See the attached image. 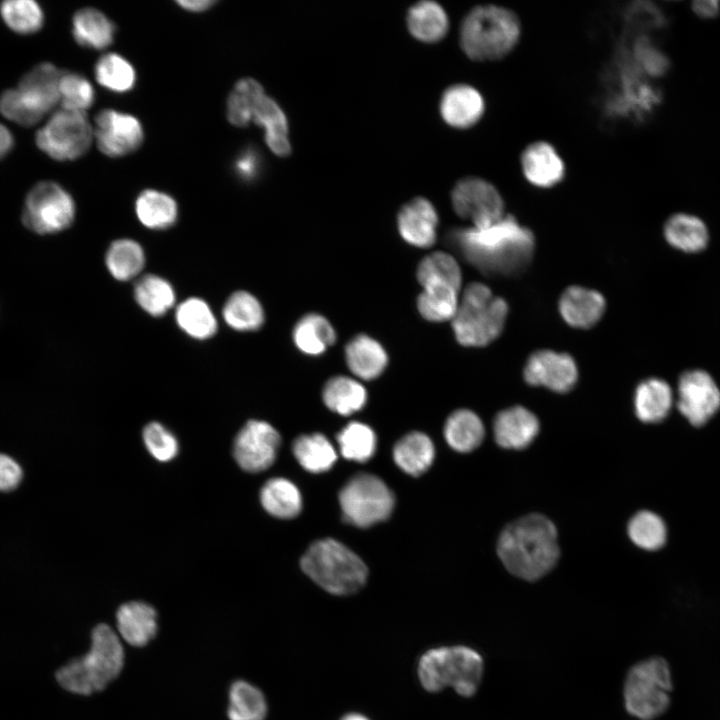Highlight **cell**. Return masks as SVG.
Returning <instances> with one entry per match:
<instances>
[{"instance_id":"obj_1","label":"cell","mask_w":720,"mask_h":720,"mask_svg":"<svg viewBox=\"0 0 720 720\" xmlns=\"http://www.w3.org/2000/svg\"><path fill=\"white\" fill-rule=\"evenodd\" d=\"M448 244L471 265L487 274L512 275L532 258V232L512 215L486 228H456L447 234Z\"/></svg>"},{"instance_id":"obj_2","label":"cell","mask_w":720,"mask_h":720,"mask_svg":"<svg viewBox=\"0 0 720 720\" xmlns=\"http://www.w3.org/2000/svg\"><path fill=\"white\" fill-rule=\"evenodd\" d=\"M498 556L514 576L534 581L556 565L560 550L555 525L542 514L532 513L509 523L497 542Z\"/></svg>"},{"instance_id":"obj_3","label":"cell","mask_w":720,"mask_h":720,"mask_svg":"<svg viewBox=\"0 0 720 720\" xmlns=\"http://www.w3.org/2000/svg\"><path fill=\"white\" fill-rule=\"evenodd\" d=\"M124 660L118 634L108 624L100 623L91 631L89 651L59 668L56 679L68 692L88 696L114 681L123 669Z\"/></svg>"},{"instance_id":"obj_4","label":"cell","mask_w":720,"mask_h":720,"mask_svg":"<svg viewBox=\"0 0 720 720\" xmlns=\"http://www.w3.org/2000/svg\"><path fill=\"white\" fill-rule=\"evenodd\" d=\"M521 37L520 20L512 10L486 4L472 8L464 17L459 42L473 61L500 60L509 55Z\"/></svg>"},{"instance_id":"obj_5","label":"cell","mask_w":720,"mask_h":720,"mask_svg":"<svg viewBox=\"0 0 720 720\" xmlns=\"http://www.w3.org/2000/svg\"><path fill=\"white\" fill-rule=\"evenodd\" d=\"M484 671L482 656L467 646L432 648L418 663V677L429 692L453 688L463 697H472L478 690Z\"/></svg>"},{"instance_id":"obj_6","label":"cell","mask_w":720,"mask_h":720,"mask_svg":"<svg viewBox=\"0 0 720 720\" xmlns=\"http://www.w3.org/2000/svg\"><path fill=\"white\" fill-rule=\"evenodd\" d=\"M301 568L315 583L336 595L358 591L368 574L364 562L333 539L313 543L301 559Z\"/></svg>"},{"instance_id":"obj_7","label":"cell","mask_w":720,"mask_h":720,"mask_svg":"<svg viewBox=\"0 0 720 720\" xmlns=\"http://www.w3.org/2000/svg\"><path fill=\"white\" fill-rule=\"evenodd\" d=\"M507 313L506 301L494 296L488 286L477 282L469 284L452 318L457 341L471 347L491 343L501 334Z\"/></svg>"},{"instance_id":"obj_8","label":"cell","mask_w":720,"mask_h":720,"mask_svg":"<svg viewBox=\"0 0 720 720\" xmlns=\"http://www.w3.org/2000/svg\"><path fill=\"white\" fill-rule=\"evenodd\" d=\"M672 689V673L666 659L653 656L641 660L630 668L625 678V709L639 720H654L669 708Z\"/></svg>"},{"instance_id":"obj_9","label":"cell","mask_w":720,"mask_h":720,"mask_svg":"<svg viewBox=\"0 0 720 720\" xmlns=\"http://www.w3.org/2000/svg\"><path fill=\"white\" fill-rule=\"evenodd\" d=\"M339 502L347 522L367 528L389 518L394 497L381 479L362 473L353 477L342 488Z\"/></svg>"},{"instance_id":"obj_10","label":"cell","mask_w":720,"mask_h":720,"mask_svg":"<svg viewBox=\"0 0 720 720\" xmlns=\"http://www.w3.org/2000/svg\"><path fill=\"white\" fill-rule=\"evenodd\" d=\"M74 218V200L57 183L40 182L26 196L22 221L35 233L51 234L64 231L71 226Z\"/></svg>"},{"instance_id":"obj_11","label":"cell","mask_w":720,"mask_h":720,"mask_svg":"<svg viewBox=\"0 0 720 720\" xmlns=\"http://www.w3.org/2000/svg\"><path fill=\"white\" fill-rule=\"evenodd\" d=\"M93 132L85 112L61 109L36 134L38 147L51 158L75 160L87 152Z\"/></svg>"},{"instance_id":"obj_12","label":"cell","mask_w":720,"mask_h":720,"mask_svg":"<svg viewBox=\"0 0 720 720\" xmlns=\"http://www.w3.org/2000/svg\"><path fill=\"white\" fill-rule=\"evenodd\" d=\"M454 211L470 220L474 228H486L504 216V201L498 189L488 180L468 176L459 180L451 192Z\"/></svg>"},{"instance_id":"obj_13","label":"cell","mask_w":720,"mask_h":720,"mask_svg":"<svg viewBox=\"0 0 720 720\" xmlns=\"http://www.w3.org/2000/svg\"><path fill=\"white\" fill-rule=\"evenodd\" d=\"M677 394V409L693 427L704 426L720 409V389L704 370L683 372L678 379Z\"/></svg>"},{"instance_id":"obj_14","label":"cell","mask_w":720,"mask_h":720,"mask_svg":"<svg viewBox=\"0 0 720 720\" xmlns=\"http://www.w3.org/2000/svg\"><path fill=\"white\" fill-rule=\"evenodd\" d=\"M280 442V435L271 424L249 420L234 439L233 456L244 471L258 473L273 464Z\"/></svg>"},{"instance_id":"obj_15","label":"cell","mask_w":720,"mask_h":720,"mask_svg":"<svg viewBox=\"0 0 720 720\" xmlns=\"http://www.w3.org/2000/svg\"><path fill=\"white\" fill-rule=\"evenodd\" d=\"M95 123L98 148L109 157L125 156L143 143V127L133 115L104 109L97 114Z\"/></svg>"},{"instance_id":"obj_16","label":"cell","mask_w":720,"mask_h":720,"mask_svg":"<svg viewBox=\"0 0 720 720\" xmlns=\"http://www.w3.org/2000/svg\"><path fill=\"white\" fill-rule=\"evenodd\" d=\"M577 367L573 358L567 353L550 350L534 352L524 368L526 382L534 386L565 393L570 391L577 381Z\"/></svg>"},{"instance_id":"obj_17","label":"cell","mask_w":720,"mask_h":720,"mask_svg":"<svg viewBox=\"0 0 720 720\" xmlns=\"http://www.w3.org/2000/svg\"><path fill=\"white\" fill-rule=\"evenodd\" d=\"M520 167L527 182L548 189L566 176V165L556 148L544 140L528 144L520 155Z\"/></svg>"},{"instance_id":"obj_18","label":"cell","mask_w":720,"mask_h":720,"mask_svg":"<svg viewBox=\"0 0 720 720\" xmlns=\"http://www.w3.org/2000/svg\"><path fill=\"white\" fill-rule=\"evenodd\" d=\"M486 103L481 92L468 84L448 87L440 100L442 119L456 129H467L476 125L483 117Z\"/></svg>"},{"instance_id":"obj_19","label":"cell","mask_w":720,"mask_h":720,"mask_svg":"<svg viewBox=\"0 0 720 720\" xmlns=\"http://www.w3.org/2000/svg\"><path fill=\"white\" fill-rule=\"evenodd\" d=\"M397 226L405 242L414 247L427 248L436 241L438 214L430 201L415 198L399 211Z\"/></svg>"},{"instance_id":"obj_20","label":"cell","mask_w":720,"mask_h":720,"mask_svg":"<svg viewBox=\"0 0 720 720\" xmlns=\"http://www.w3.org/2000/svg\"><path fill=\"white\" fill-rule=\"evenodd\" d=\"M539 432V421L528 409L514 406L499 412L493 422L496 443L506 449H524Z\"/></svg>"},{"instance_id":"obj_21","label":"cell","mask_w":720,"mask_h":720,"mask_svg":"<svg viewBox=\"0 0 720 720\" xmlns=\"http://www.w3.org/2000/svg\"><path fill=\"white\" fill-rule=\"evenodd\" d=\"M63 73L53 64H39L24 75L17 90L30 107L44 116L60 101L59 82Z\"/></svg>"},{"instance_id":"obj_22","label":"cell","mask_w":720,"mask_h":720,"mask_svg":"<svg viewBox=\"0 0 720 720\" xmlns=\"http://www.w3.org/2000/svg\"><path fill=\"white\" fill-rule=\"evenodd\" d=\"M119 635L137 648L148 645L158 632V615L155 608L144 601L123 603L116 611Z\"/></svg>"},{"instance_id":"obj_23","label":"cell","mask_w":720,"mask_h":720,"mask_svg":"<svg viewBox=\"0 0 720 720\" xmlns=\"http://www.w3.org/2000/svg\"><path fill=\"white\" fill-rule=\"evenodd\" d=\"M559 310L569 325L576 328H589L603 315L605 299L595 290L572 286L562 294Z\"/></svg>"},{"instance_id":"obj_24","label":"cell","mask_w":720,"mask_h":720,"mask_svg":"<svg viewBox=\"0 0 720 720\" xmlns=\"http://www.w3.org/2000/svg\"><path fill=\"white\" fill-rule=\"evenodd\" d=\"M177 327L189 338L206 341L217 334L219 324L210 304L203 298L190 296L174 309Z\"/></svg>"},{"instance_id":"obj_25","label":"cell","mask_w":720,"mask_h":720,"mask_svg":"<svg viewBox=\"0 0 720 720\" xmlns=\"http://www.w3.org/2000/svg\"><path fill=\"white\" fill-rule=\"evenodd\" d=\"M345 361L355 376L363 380H373L384 372L388 356L377 340L359 334L345 346Z\"/></svg>"},{"instance_id":"obj_26","label":"cell","mask_w":720,"mask_h":720,"mask_svg":"<svg viewBox=\"0 0 720 720\" xmlns=\"http://www.w3.org/2000/svg\"><path fill=\"white\" fill-rule=\"evenodd\" d=\"M133 298L139 308L159 318L176 307V291L172 283L155 273L142 274L134 281Z\"/></svg>"},{"instance_id":"obj_27","label":"cell","mask_w":720,"mask_h":720,"mask_svg":"<svg viewBox=\"0 0 720 720\" xmlns=\"http://www.w3.org/2000/svg\"><path fill=\"white\" fill-rule=\"evenodd\" d=\"M104 263L107 272L116 281H135L146 265V253L137 240L118 238L107 247Z\"/></svg>"},{"instance_id":"obj_28","label":"cell","mask_w":720,"mask_h":720,"mask_svg":"<svg viewBox=\"0 0 720 720\" xmlns=\"http://www.w3.org/2000/svg\"><path fill=\"white\" fill-rule=\"evenodd\" d=\"M672 405V389L662 379H646L640 382L635 390V414L644 423L661 422L669 415Z\"/></svg>"},{"instance_id":"obj_29","label":"cell","mask_w":720,"mask_h":720,"mask_svg":"<svg viewBox=\"0 0 720 720\" xmlns=\"http://www.w3.org/2000/svg\"><path fill=\"white\" fill-rule=\"evenodd\" d=\"M135 214L138 221L153 231L167 230L178 219V205L167 193L146 189L135 200Z\"/></svg>"},{"instance_id":"obj_30","label":"cell","mask_w":720,"mask_h":720,"mask_svg":"<svg viewBox=\"0 0 720 720\" xmlns=\"http://www.w3.org/2000/svg\"><path fill=\"white\" fill-rule=\"evenodd\" d=\"M221 316L237 332H254L265 322V311L258 298L246 290H236L225 300Z\"/></svg>"},{"instance_id":"obj_31","label":"cell","mask_w":720,"mask_h":720,"mask_svg":"<svg viewBox=\"0 0 720 720\" xmlns=\"http://www.w3.org/2000/svg\"><path fill=\"white\" fill-rule=\"evenodd\" d=\"M666 241L685 253L703 251L709 242V231L702 219L688 213L671 215L663 229Z\"/></svg>"},{"instance_id":"obj_32","label":"cell","mask_w":720,"mask_h":720,"mask_svg":"<svg viewBox=\"0 0 720 720\" xmlns=\"http://www.w3.org/2000/svg\"><path fill=\"white\" fill-rule=\"evenodd\" d=\"M292 339L297 349L305 355L319 356L335 343L336 332L324 316L309 313L296 322Z\"/></svg>"},{"instance_id":"obj_33","label":"cell","mask_w":720,"mask_h":720,"mask_svg":"<svg viewBox=\"0 0 720 720\" xmlns=\"http://www.w3.org/2000/svg\"><path fill=\"white\" fill-rule=\"evenodd\" d=\"M74 39L83 47L104 49L114 39L115 26L102 12L94 8H83L73 17Z\"/></svg>"},{"instance_id":"obj_34","label":"cell","mask_w":720,"mask_h":720,"mask_svg":"<svg viewBox=\"0 0 720 720\" xmlns=\"http://www.w3.org/2000/svg\"><path fill=\"white\" fill-rule=\"evenodd\" d=\"M407 26L416 39L434 43L447 34L449 21L445 10L438 3L421 1L409 9Z\"/></svg>"},{"instance_id":"obj_35","label":"cell","mask_w":720,"mask_h":720,"mask_svg":"<svg viewBox=\"0 0 720 720\" xmlns=\"http://www.w3.org/2000/svg\"><path fill=\"white\" fill-rule=\"evenodd\" d=\"M252 121L265 130L266 144L273 153L281 157L290 154L287 120L272 98L266 95L262 97L254 111Z\"/></svg>"},{"instance_id":"obj_36","label":"cell","mask_w":720,"mask_h":720,"mask_svg":"<svg viewBox=\"0 0 720 720\" xmlns=\"http://www.w3.org/2000/svg\"><path fill=\"white\" fill-rule=\"evenodd\" d=\"M393 457L404 472L412 476H419L431 466L434 459V446L424 433L412 432L395 444Z\"/></svg>"},{"instance_id":"obj_37","label":"cell","mask_w":720,"mask_h":720,"mask_svg":"<svg viewBox=\"0 0 720 720\" xmlns=\"http://www.w3.org/2000/svg\"><path fill=\"white\" fill-rule=\"evenodd\" d=\"M322 398L330 410L346 416L364 407L367 401V392L358 381L339 375L330 378L325 383Z\"/></svg>"},{"instance_id":"obj_38","label":"cell","mask_w":720,"mask_h":720,"mask_svg":"<svg viewBox=\"0 0 720 720\" xmlns=\"http://www.w3.org/2000/svg\"><path fill=\"white\" fill-rule=\"evenodd\" d=\"M485 429L480 418L471 410L454 411L444 426V436L451 448L466 453L476 449L483 441Z\"/></svg>"},{"instance_id":"obj_39","label":"cell","mask_w":720,"mask_h":720,"mask_svg":"<svg viewBox=\"0 0 720 720\" xmlns=\"http://www.w3.org/2000/svg\"><path fill=\"white\" fill-rule=\"evenodd\" d=\"M260 502L270 515L290 519L302 509V499L298 488L284 478L268 480L260 491Z\"/></svg>"},{"instance_id":"obj_40","label":"cell","mask_w":720,"mask_h":720,"mask_svg":"<svg viewBox=\"0 0 720 720\" xmlns=\"http://www.w3.org/2000/svg\"><path fill=\"white\" fill-rule=\"evenodd\" d=\"M267 710L266 698L259 688L241 679L231 683L227 706L229 720H264Z\"/></svg>"},{"instance_id":"obj_41","label":"cell","mask_w":720,"mask_h":720,"mask_svg":"<svg viewBox=\"0 0 720 720\" xmlns=\"http://www.w3.org/2000/svg\"><path fill=\"white\" fill-rule=\"evenodd\" d=\"M422 288L417 298L420 315L430 322L452 320L459 303V290L445 283H429Z\"/></svg>"},{"instance_id":"obj_42","label":"cell","mask_w":720,"mask_h":720,"mask_svg":"<svg viewBox=\"0 0 720 720\" xmlns=\"http://www.w3.org/2000/svg\"><path fill=\"white\" fill-rule=\"evenodd\" d=\"M292 449L299 464L312 473L329 470L337 459L331 443L319 433L298 437L295 439Z\"/></svg>"},{"instance_id":"obj_43","label":"cell","mask_w":720,"mask_h":720,"mask_svg":"<svg viewBox=\"0 0 720 720\" xmlns=\"http://www.w3.org/2000/svg\"><path fill=\"white\" fill-rule=\"evenodd\" d=\"M263 87L254 79L239 80L227 101V118L237 127H245L253 120L254 111L264 96Z\"/></svg>"},{"instance_id":"obj_44","label":"cell","mask_w":720,"mask_h":720,"mask_svg":"<svg viewBox=\"0 0 720 720\" xmlns=\"http://www.w3.org/2000/svg\"><path fill=\"white\" fill-rule=\"evenodd\" d=\"M95 77L101 86L115 93L128 92L136 83L134 67L116 53L105 54L97 61Z\"/></svg>"},{"instance_id":"obj_45","label":"cell","mask_w":720,"mask_h":720,"mask_svg":"<svg viewBox=\"0 0 720 720\" xmlns=\"http://www.w3.org/2000/svg\"><path fill=\"white\" fill-rule=\"evenodd\" d=\"M627 532L636 546L647 551L662 548L667 540L664 520L648 510L639 511L630 519Z\"/></svg>"},{"instance_id":"obj_46","label":"cell","mask_w":720,"mask_h":720,"mask_svg":"<svg viewBox=\"0 0 720 720\" xmlns=\"http://www.w3.org/2000/svg\"><path fill=\"white\" fill-rule=\"evenodd\" d=\"M416 276L421 286L429 283H445L460 289L461 270L456 260L448 253L434 252L419 263Z\"/></svg>"},{"instance_id":"obj_47","label":"cell","mask_w":720,"mask_h":720,"mask_svg":"<svg viewBox=\"0 0 720 720\" xmlns=\"http://www.w3.org/2000/svg\"><path fill=\"white\" fill-rule=\"evenodd\" d=\"M337 441L342 456L348 460L366 462L376 449L374 431L360 422H351L338 434Z\"/></svg>"},{"instance_id":"obj_48","label":"cell","mask_w":720,"mask_h":720,"mask_svg":"<svg viewBox=\"0 0 720 720\" xmlns=\"http://www.w3.org/2000/svg\"><path fill=\"white\" fill-rule=\"evenodd\" d=\"M0 12L5 23L18 33H34L43 24L42 10L31 0L4 1L0 6Z\"/></svg>"},{"instance_id":"obj_49","label":"cell","mask_w":720,"mask_h":720,"mask_svg":"<svg viewBox=\"0 0 720 720\" xmlns=\"http://www.w3.org/2000/svg\"><path fill=\"white\" fill-rule=\"evenodd\" d=\"M62 108L84 112L95 100L91 83L78 73L64 72L59 82Z\"/></svg>"},{"instance_id":"obj_50","label":"cell","mask_w":720,"mask_h":720,"mask_svg":"<svg viewBox=\"0 0 720 720\" xmlns=\"http://www.w3.org/2000/svg\"><path fill=\"white\" fill-rule=\"evenodd\" d=\"M143 441L148 452L160 462L174 459L179 451L176 436L160 422H150L143 429Z\"/></svg>"},{"instance_id":"obj_51","label":"cell","mask_w":720,"mask_h":720,"mask_svg":"<svg viewBox=\"0 0 720 720\" xmlns=\"http://www.w3.org/2000/svg\"><path fill=\"white\" fill-rule=\"evenodd\" d=\"M634 59L640 72L652 77L664 76L670 68L668 57L646 38H641L635 43Z\"/></svg>"},{"instance_id":"obj_52","label":"cell","mask_w":720,"mask_h":720,"mask_svg":"<svg viewBox=\"0 0 720 720\" xmlns=\"http://www.w3.org/2000/svg\"><path fill=\"white\" fill-rule=\"evenodd\" d=\"M0 111L9 120L24 126L34 125L43 117L24 101L17 89L6 90L1 95Z\"/></svg>"},{"instance_id":"obj_53","label":"cell","mask_w":720,"mask_h":720,"mask_svg":"<svg viewBox=\"0 0 720 720\" xmlns=\"http://www.w3.org/2000/svg\"><path fill=\"white\" fill-rule=\"evenodd\" d=\"M234 172L245 182L254 181L262 170V159L253 147L243 149L234 161Z\"/></svg>"},{"instance_id":"obj_54","label":"cell","mask_w":720,"mask_h":720,"mask_svg":"<svg viewBox=\"0 0 720 720\" xmlns=\"http://www.w3.org/2000/svg\"><path fill=\"white\" fill-rule=\"evenodd\" d=\"M23 477L20 465L10 456L0 454V491H9L18 486Z\"/></svg>"},{"instance_id":"obj_55","label":"cell","mask_w":720,"mask_h":720,"mask_svg":"<svg viewBox=\"0 0 720 720\" xmlns=\"http://www.w3.org/2000/svg\"><path fill=\"white\" fill-rule=\"evenodd\" d=\"M694 14L702 19H713L720 13V2L717 0H696L691 6Z\"/></svg>"},{"instance_id":"obj_56","label":"cell","mask_w":720,"mask_h":720,"mask_svg":"<svg viewBox=\"0 0 720 720\" xmlns=\"http://www.w3.org/2000/svg\"><path fill=\"white\" fill-rule=\"evenodd\" d=\"M177 4L181 8L191 12H202L216 4L215 1L211 0H199V1H178Z\"/></svg>"},{"instance_id":"obj_57","label":"cell","mask_w":720,"mask_h":720,"mask_svg":"<svg viewBox=\"0 0 720 720\" xmlns=\"http://www.w3.org/2000/svg\"><path fill=\"white\" fill-rule=\"evenodd\" d=\"M13 145V138L9 130L0 124V159L4 157Z\"/></svg>"},{"instance_id":"obj_58","label":"cell","mask_w":720,"mask_h":720,"mask_svg":"<svg viewBox=\"0 0 720 720\" xmlns=\"http://www.w3.org/2000/svg\"><path fill=\"white\" fill-rule=\"evenodd\" d=\"M341 720H369V719L362 714L350 713V714L345 715Z\"/></svg>"}]
</instances>
